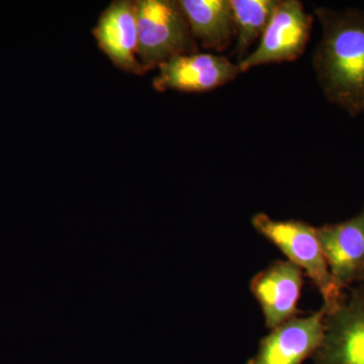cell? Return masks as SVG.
Returning a JSON list of instances; mask_svg holds the SVG:
<instances>
[{
  "label": "cell",
  "mask_w": 364,
  "mask_h": 364,
  "mask_svg": "<svg viewBox=\"0 0 364 364\" xmlns=\"http://www.w3.org/2000/svg\"><path fill=\"white\" fill-rule=\"evenodd\" d=\"M254 229L282 251L287 261L308 275L318 289L325 306H332L341 296L328 267L317 228L298 220H274L258 213L251 219Z\"/></svg>",
  "instance_id": "cell-3"
},
{
  "label": "cell",
  "mask_w": 364,
  "mask_h": 364,
  "mask_svg": "<svg viewBox=\"0 0 364 364\" xmlns=\"http://www.w3.org/2000/svg\"><path fill=\"white\" fill-rule=\"evenodd\" d=\"M322 35L312 63L323 95L351 117L364 114V11L316 7Z\"/></svg>",
  "instance_id": "cell-1"
},
{
  "label": "cell",
  "mask_w": 364,
  "mask_h": 364,
  "mask_svg": "<svg viewBox=\"0 0 364 364\" xmlns=\"http://www.w3.org/2000/svg\"><path fill=\"white\" fill-rule=\"evenodd\" d=\"M235 23L237 64L246 58L249 49L267 28L277 0H230Z\"/></svg>",
  "instance_id": "cell-12"
},
{
  "label": "cell",
  "mask_w": 364,
  "mask_h": 364,
  "mask_svg": "<svg viewBox=\"0 0 364 364\" xmlns=\"http://www.w3.org/2000/svg\"><path fill=\"white\" fill-rule=\"evenodd\" d=\"M198 44L217 53L226 51L235 39L230 0H179Z\"/></svg>",
  "instance_id": "cell-11"
},
{
  "label": "cell",
  "mask_w": 364,
  "mask_h": 364,
  "mask_svg": "<svg viewBox=\"0 0 364 364\" xmlns=\"http://www.w3.org/2000/svg\"><path fill=\"white\" fill-rule=\"evenodd\" d=\"M158 69L153 87L159 92H208L231 82L241 74L238 64L213 53L181 55L164 62Z\"/></svg>",
  "instance_id": "cell-6"
},
{
  "label": "cell",
  "mask_w": 364,
  "mask_h": 364,
  "mask_svg": "<svg viewBox=\"0 0 364 364\" xmlns=\"http://www.w3.org/2000/svg\"><path fill=\"white\" fill-rule=\"evenodd\" d=\"M363 280H364V279H363Z\"/></svg>",
  "instance_id": "cell-13"
},
{
  "label": "cell",
  "mask_w": 364,
  "mask_h": 364,
  "mask_svg": "<svg viewBox=\"0 0 364 364\" xmlns=\"http://www.w3.org/2000/svg\"><path fill=\"white\" fill-rule=\"evenodd\" d=\"M304 272L287 260H277L254 275L250 291L257 299L268 329L296 317Z\"/></svg>",
  "instance_id": "cell-9"
},
{
  "label": "cell",
  "mask_w": 364,
  "mask_h": 364,
  "mask_svg": "<svg viewBox=\"0 0 364 364\" xmlns=\"http://www.w3.org/2000/svg\"><path fill=\"white\" fill-rule=\"evenodd\" d=\"M92 33L100 49L117 68L136 75L144 74L138 57L136 1H112L100 14Z\"/></svg>",
  "instance_id": "cell-10"
},
{
  "label": "cell",
  "mask_w": 364,
  "mask_h": 364,
  "mask_svg": "<svg viewBox=\"0 0 364 364\" xmlns=\"http://www.w3.org/2000/svg\"><path fill=\"white\" fill-rule=\"evenodd\" d=\"M138 57L144 73L164 62L198 52L179 0H138Z\"/></svg>",
  "instance_id": "cell-2"
},
{
  "label": "cell",
  "mask_w": 364,
  "mask_h": 364,
  "mask_svg": "<svg viewBox=\"0 0 364 364\" xmlns=\"http://www.w3.org/2000/svg\"><path fill=\"white\" fill-rule=\"evenodd\" d=\"M314 18L299 0H277L258 47L238 63L241 73L268 64L293 62L306 51Z\"/></svg>",
  "instance_id": "cell-4"
},
{
  "label": "cell",
  "mask_w": 364,
  "mask_h": 364,
  "mask_svg": "<svg viewBox=\"0 0 364 364\" xmlns=\"http://www.w3.org/2000/svg\"><path fill=\"white\" fill-rule=\"evenodd\" d=\"M328 267L341 291L364 279V208L355 217L317 228Z\"/></svg>",
  "instance_id": "cell-8"
},
{
  "label": "cell",
  "mask_w": 364,
  "mask_h": 364,
  "mask_svg": "<svg viewBox=\"0 0 364 364\" xmlns=\"http://www.w3.org/2000/svg\"><path fill=\"white\" fill-rule=\"evenodd\" d=\"M345 289L336 303L325 306L324 336L315 364H364V280Z\"/></svg>",
  "instance_id": "cell-5"
},
{
  "label": "cell",
  "mask_w": 364,
  "mask_h": 364,
  "mask_svg": "<svg viewBox=\"0 0 364 364\" xmlns=\"http://www.w3.org/2000/svg\"><path fill=\"white\" fill-rule=\"evenodd\" d=\"M326 306L282 323L261 340L247 364H303L313 358L324 336Z\"/></svg>",
  "instance_id": "cell-7"
}]
</instances>
